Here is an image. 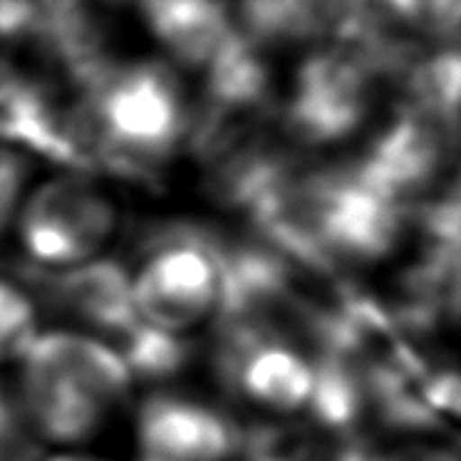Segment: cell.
I'll use <instances>...</instances> for the list:
<instances>
[{"mask_svg":"<svg viewBox=\"0 0 461 461\" xmlns=\"http://www.w3.org/2000/svg\"><path fill=\"white\" fill-rule=\"evenodd\" d=\"M18 367L25 420L62 449L97 439L130 400L131 365L90 332L41 330Z\"/></svg>","mask_w":461,"mask_h":461,"instance_id":"cell-1","label":"cell"},{"mask_svg":"<svg viewBox=\"0 0 461 461\" xmlns=\"http://www.w3.org/2000/svg\"><path fill=\"white\" fill-rule=\"evenodd\" d=\"M82 95L90 100L110 164L144 167L159 161L184 137V95L164 65H114L95 90Z\"/></svg>","mask_w":461,"mask_h":461,"instance_id":"cell-2","label":"cell"},{"mask_svg":"<svg viewBox=\"0 0 461 461\" xmlns=\"http://www.w3.org/2000/svg\"><path fill=\"white\" fill-rule=\"evenodd\" d=\"M120 230V209L100 184L65 174L23 196L15 233L23 253L42 268H85L107 251Z\"/></svg>","mask_w":461,"mask_h":461,"instance_id":"cell-3","label":"cell"},{"mask_svg":"<svg viewBox=\"0 0 461 461\" xmlns=\"http://www.w3.org/2000/svg\"><path fill=\"white\" fill-rule=\"evenodd\" d=\"M131 318L151 335L184 338L219 312L226 276L211 249L191 241L161 243L124 283Z\"/></svg>","mask_w":461,"mask_h":461,"instance_id":"cell-4","label":"cell"},{"mask_svg":"<svg viewBox=\"0 0 461 461\" xmlns=\"http://www.w3.org/2000/svg\"><path fill=\"white\" fill-rule=\"evenodd\" d=\"M375 75L348 45L321 50L303 62L288 104V124L305 141L348 137L367 117Z\"/></svg>","mask_w":461,"mask_h":461,"instance_id":"cell-5","label":"cell"},{"mask_svg":"<svg viewBox=\"0 0 461 461\" xmlns=\"http://www.w3.org/2000/svg\"><path fill=\"white\" fill-rule=\"evenodd\" d=\"M137 444L144 461H229L241 437L219 407L164 392L140 407Z\"/></svg>","mask_w":461,"mask_h":461,"instance_id":"cell-6","label":"cell"},{"mask_svg":"<svg viewBox=\"0 0 461 461\" xmlns=\"http://www.w3.org/2000/svg\"><path fill=\"white\" fill-rule=\"evenodd\" d=\"M236 384L243 397L273 414H298L321 400L322 380L295 345L258 338L236 355Z\"/></svg>","mask_w":461,"mask_h":461,"instance_id":"cell-7","label":"cell"},{"mask_svg":"<svg viewBox=\"0 0 461 461\" xmlns=\"http://www.w3.org/2000/svg\"><path fill=\"white\" fill-rule=\"evenodd\" d=\"M157 41L184 65L209 68L241 35L223 0H141Z\"/></svg>","mask_w":461,"mask_h":461,"instance_id":"cell-8","label":"cell"},{"mask_svg":"<svg viewBox=\"0 0 461 461\" xmlns=\"http://www.w3.org/2000/svg\"><path fill=\"white\" fill-rule=\"evenodd\" d=\"M441 159V122L420 110H407L382 134L362 179L382 194L420 184Z\"/></svg>","mask_w":461,"mask_h":461,"instance_id":"cell-9","label":"cell"},{"mask_svg":"<svg viewBox=\"0 0 461 461\" xmlns=\"http://www.w3.org/2000/svg\"><path fill=\"white\" fill-rule=\"evenodd\" d=\"M459 55L444 50L427 60L414 62L407 72V90L411 95V110L429 114L441 124L456 120L459 104Z\"/></svg>","mask_w":461,"mask_h":461,"instance_id":"cell-10","label":"cell"},{"mask_svg":"<svg viewBox=\"0 0 461 461\" xmlns=\"http://www.w3.org/2000/svg\"><path fill=\"white\" fill-rule=\"evenodd\" d=\"M41 330V312L31 293L0 276V367L18 365Z\"/></svg>","mask_w":461,"mask_h":461,"instance_id":"cell-11","label":"cell"},{"mask_svg":"<svg viewBox=\"0 0 461 461\" xmlns=\"http://www.w3.org/2000/svg\"><path fill=\"white\" fill-rule=\"evenodd\" d=\"M382 3L394 21L421 35L447 41L459 31L461 0H382Z\"/></svg>","mask_w":461,"mask_h":461,"instance_id":"cell-12","label":"cell"},{"mask_svg":"<svg viewBox=\"0 0 461 461\" xmlns=\"http://www.w3.org/2000/svg\"><path fill=\"white\" fill-rule=\"evenodd\" d=\"M23 184H25V161L21 154L8 149H0V223L18 213L23 201Z\"/></svg>","mask_w":461,"mask_h":461,"instance_id":"cell-13","label":"cell"},{"mask_svg":"<svg viewBox=\"0 0 461 461\" xmlns=\"http://www.w3.org/2000/svg\"><path fill=\"white\" fill-rule=\"evenodd\" d=\"M380 461H459V456L449 447L414 441V444H402L397 449H392Z\"/></svg>","mask_w":461,"mask_h":461,"instance_id":"cell-14","label":"cell"},{"mask_svg":"<svg viewBox=\"0 0 461 461\" xmlns=\"http://www.w3.org/2000/svg\"><path fill=\"white\" fill-rule=\"evenodd\" d=\"M42 461H112L104 459L100 454H92V451H82V449H60L50 454V456H45Z\"/></svg>","mask_w":461,"mask_h":461,"instance_id":"cell-15","label":"cell"}]
</instances>
